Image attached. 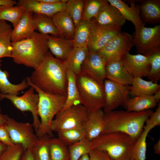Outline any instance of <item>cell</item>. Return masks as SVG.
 Wrapping results in <instances>:
<instances>
[{
  "label": "cell",
  "instance_id": "24",
  "mask_svg": "<svg viewBox=\"0 0 160 160\" xmlns=\"http://www.w3.org/2000/svg\"><path fill=\"white\" fill-rule=\"evenodd\" d=\"M51 17L60 37L73 39L75 26L72 18L65 10L56 13Z\"/></svg>",
  "mask_w": 160,
  "mask_h": 160
},
{
  "label": "cell",
  "instance_id": "42",
  "mask_svg": "<svg viewBox=\"0 0 160 160\" xmlns=\"http://www.w3.org/2000/svg\"><path fill=\"white\" fill-rule=\"evenodd\" d=\"M25 151L23 146L20 144L7 146L0 157V160H20Z\"/></svg>",
  "mask_w": 160,
  "mask_h": 160
},
{
  "label": "cell",
  "instance_id": "21",
  "mask_svg": "<svg viewBox=\"0 0 160 160\" xmlns=\"http://www.w3.org/2000/svg\"><path fill=\"white\" fill-rule=\"evenodd\" d=\"M160 99V90L151 95H140L128 98L123 105L126 110L140 112L155 107Z\"/></svg>",
  "mask_w": 160,
  "mask_h": 160
},
{
  "label": "cell",
  "instance_id": "32",
  "mask_svg": "<svg viewBox=\"0 0 160 160\" xmlns=\"http://www.w3.org/2000/svg\"><path fill=\"white\" fill-rule=\"evenodd\" d=\"M52 138L45 135L39 138L31 148L34 160H51L49 143Z\"/></svg>",
  "mask_w": 160,
  "mask_h": 160
},
{
  "label": "cell",
  "instance_id": "25",
  "mask_svg": "<svg viewBox=\"0 0 160 160\" xmlns=\"http://www.w3.org/2000/svg\"><path fill=\"white\" fill-rule=\"evenodd\" d=\"M138 4L141 19L145 23L156 24L160 22V0H140Z\"/></svg>",
  "mask_w": 160,
  "mask_h": 160
},
{
  "label": "cell",
  "instance_id": "14",
  "mask_svg": "<svg viewBox=\"0 0 160 160\" xmlns=\"http://www.w3.org/2000/svg\"><path fill=\"white\" fill-rule=\"evenodd\" d=\"M90 20L92 24L93 31L87 47L89 51L97 52L121 31V28L101 26L96 24L93 18Z\"/></svg>",
  "mask_w": 160,
  "mask_h": 160
},
{
  "label": "cell",
  "instance_id": "53",
  "mask_svg": "<svg viewBox=\"0 0 160 160\" xmlns=\"http://www.w3.org/2000/svg\"><path fill=\"white\" fill-rule=\"evenodd\" d=\"M1 95H2V94L1 93L0 91V102L2 100H3L4 99V98L2 97Z\"/></svg>",
  "mask_w": 160,
  "mask_h": 160
},
{
  "label": "cell",
  "instance_id": "19",
  "mask_svg": "<svg viewBox=\"0 0 160 160\" xmlns=\"http://www.w3.org/2000/svg\"><path fill=\"white\" fill-rule=\"evenodd\" d=\"M13 28L11 34L12 42H17L31 36L37 30L33 13L25 10L23 17Z\"/></svg>",
  "mask_w": 160,
  "mask_h": 160
},
{
  "label": "cell",
  "instance_id": "3",
  "mask_svg": "<svg viewBox=\"0 0 160 160\" xmlns=\"http://www.w3.org/2000/svg\"><path fill=\"white\" fill-rule=\"evenodd\" d=\"M48 35L35 31L30 37L15 42H12V58L19 65L36 68L49 52Z\"/></svg>",
  "mask_w": 160,
  "mask_h": 160
},
{
  "label": "cell",
  "instance_id": "8",
  "mask_svg": "<svg viewBox=\"0 0 160 160\" xmlns=\"http://www.w3.org/2000/svg\"><path fill=\"white\" fill-rule=\"evenodd\" d=\"M6 118L4 126L13 143L21 145L25 151L31 148L39 138L34 133L32 124L18 122L7 115Z\"/></svg>",
  "mask_w": 160,
  "mask_h": 160
},
{
  "label": "cell",
  "instance_id": "40",
  "mask_svg": "<svg viewBox=\"0 0 160 160\" xmlns=\"http://www.w3.org/2000/svg\"><path fill=\"white\" fill-rule=\"evenodd\" d=\"M151 66L148 78L157 83L160 79V49L150 53L147 56Z\"/></svg>",
  "mask_w": 160,
  "mask_h": 160
},
{
  "label": "cell",
  "instance_id": "20",
  "mask_svg": "<svg viewBox=\"0 0 160 160\" xmlns=\"http://www.w3.org/2000/svg\"><path fill=\"white\" fill-rule=\"evenodd\" d=\"M110 4L114 6L120 12L126 20L131 22L135 29L145 26V23L142 20L138 4L136 5L133 1H127L130 6L121 0H108Z\"/></svg>",
  "mask_w": 160,
  "mask_h": 160
},
{
  "label": "cell",
  "instance_id": "4",
  "mask_svg": "<svg viewBox=\"0 0 160 160\" xmlns=\"http://www.w3.org/2000/svg\"><path fill=\"white\" fill-rule=\"evenodd\" d=\"M26 81L29 86L33 87L37 92L39 97L38 113L40 118V124L36 134L39 138L46 134L53 138L52 122L54 116L63 108L67 96L44 92L29 82Z\"/></svg>",
  "mask_w": 160,
  "mask_h": 160
},
{
  "label": "cell",
  "instance_id": "56",
  "mask_svg": "<svg viewBox=\"0 0 160 160\" xmlns=\"http://www.w3.org/2000/svg\"><path fill=\"white\" fill-rule=\"evenodd\" d=\"M129 160H134L132 159H130Z\"/></svg>",
  "mask_w": 160,
  "mask_h": 160
},
{
  "label": "cell",
  "instance_id": "28",
  "mask_svg": "<svg viewBox=\"0 0 160 160\" xmlns=\"http://www.w3.org/2000/svg\"><path fill=\"white\" fill-rule=\"evenodd\" d=\"M1 65L0 63V91L2 94L18 96L20 92L28 87L29 85L25 79L19 84L11 83L8 79V72L2 70Z\"/></svg>",
  "mask_w": 160,
  "mask_h": 160
},
{
  "label": "cell",
  "instance_id": "23",
  "mask_svg": "<svg viewBox=\"0 0 160 160\" xmlns=\"http://www.w3.org/2000/svg\"><path fill=\"white\" fill-rule=\"evenodd\" d=\"M104 114L102 109L90 112L84 127L86 139L91 141L103 133Z\"/></svg>",
  "mask_w": 160,
  "mask_h": 160
},
{
  "label": "cell",
  "instance_id": "30",
  "mask_svg": "<svg viewBox=\"0 0 160 160\" xmlns=\"http://www.w3.org/2000/svg\"><path fill=\"white\" fill-rule=\"evenodd\" d=\"M66 73L68 80L67 95L65 103L61 110L73 105L81 104L76 84V75L68 68L66 69Z\"/></svg>",
  "mask_w": 160,
  "mask_h": 160
},
{
  "label": "cell",
  "instance_id": "7",
  "mask_svg": "<svg viewBox=\"0 0 160 160\" xmlns=\"http://www.w3.org/2000/svg\"><path fill=\"white\" fill-rule=\"evenodd\" d=\"M81 104L72 105L59 112L52 120L51 128L57 132L67 129L84 127L90 113Z\"/></svg>",
  "mask_w": 160,
  "mask_h": 160
},
{
  "label": "cell",
  "instance_id": "18",
  "mask_svg": "<svg viewBox=\"0 0 160 160\" xmlns=\"http://www.w3.org/2000/svg\"><path fill=\"white\" fill-rule=\"evenodd\" d=\"M47 45L50 52L56 58L66 61L74 47L73 39L48 35Z\"/></svg>",
  "mask_w": 160,
  "mask_h": 160
},
{
  "label": "cell",
  "instance_id": "15",
  "mask_svg": "<svg viewBox=\"0 0 160 160\" xmlns=\"http://www.w3.org/2000/svg\"><path fill=\"white\" fill-rule=\"evenodd\" d=\"M106 63L105 60L97 52L89 51L81 65V71L87 73L103 84L106 79Z\"/></svg>",
  "mask_w": 160,
  "mask_h": 160
},
{
  "label": "cell",
  "instance_id": "31",
  "mask_svg": "<svg viewBox=\"0 0 160 160\" xmlns=\"http://www.w3.org/2000/svg\"><path fill=\"white\" fill-rule=\"evenodd\" d=\"M88 52L87 47H74L66 61L67 68L72 71L76 75L79 74Z\"/></svg>",
  "mask_w": 160,
  "mask_h": 160
},
{
  "label": "cell",
  "instance_id": "49",
  "mask_svg": "<svg viewBox=\"0 0 160 160\" xmlns=\"http://www.w3.org/2000/svg\"><path fill=\"white\" fill-rule=\"evenodd\" d=\"M39 1L51 4H55L61 2V0H38Z\"/></svg>",
  "mask_w": 160,
  "mask_h": 160
},
{
  "label": "cell",
  "instance_id": "41",
  "mask_svg": "<svg viewBox=\"0 0 160 160\" xmlns=\"http://www.w3.org/2000/svg\"><path fill=\"white\" fill-rule=\"evenodd\" d=\"M70 160H78L82 156L88 154L92 149L90 141L83 139L68 146Z\"/></svg>",
  "mask_w": 160,
  "mask_h": 160
},
{
  "label": "cell",
  "instance_id": "27",
  "mask_svg": "<svg viewBox=\"0 0 160 160\" xmlns=\"http://www.w3.org/2000/svg\"><path fill=\"white\" fill-rule=\"evenodd\" d=\"M93 25L91 21L82 19L75 27L73 39L74 47H87L91 39Z\"/></svg>",
  "mask_w": 160,
  "mask_h": 160
},
{
  "label": "cell",
  "instance_id": "50",
  "mask_svg": "<svg viewBox=\"0 0 160 160\" xmlns=\"http://www.w3.org/2000/svg\"><path fill=\"white\" fill-rule=\"evenodd\" d=\"M6 115L2 114L1 107L0 106V125H4L6 122Z\"/></svg>",
  "mask_w": 160,
  "mask_h": 160
},
{
  "label": "cell",
  "instance_id": "1",
  "mask_svg": "<svg viewBox=\"0 0 160 160\" xmlns=\"http://www.w3.org/2000/svg\"><path fill=\"white\" fill-rule=\"evenodd\" d=\"M67 68L66 61L56 58L49 51L26 80L44 92L67 96Z\"/></svg>",
  "mask_w": 160,
  "mask_h": 160
},
{
  "label": "cell",
  "instance_id": "38",
  "mask_svg": "<svg viewBox=\"0 0 160 160\" xmlns=\"http://www.w3.org/2000/svg\"><path fill=\"white\" fill-rule=\"evenodd\" d=\"M108 3V0H84L82 19L90 21L95 18L102 8Z\"/></svg>",
  "mask_w": 160,
  "mask_h": 160
},
{
  "label": "cell",
  "instance_id": "37",
  "mask_svg": "<svg viewBox=\"0 0 160 160\" xmlns=\"http://www.w3.org/2000/svg\"><path fill=\"white\" fill-rule=\"evenodd\" d=\"M149 131L143 129L136 140L130 152L131 159L134 160H145L146 151V139Z\"/></svg>",
  "mask_w": 160,
  "mask_h": 160
},
{
  "label": "cell",
  "instance_id": "46",
  "mask_svg": "<svg viewBox=\"0 0 160 160\" xmlns=\"http://www.w3.org/2000/svg\"><path fill=\"white\" fill-rule=\"evenodd\" d=\"M20 160H34L31 148L24 151L22 155Z\"/></svg>",
  "mask_w": 160,
  "mask_h": 160
},
{
  "label": "cell",
  "instance_id": "36",
  "mask_svg": "<svg viewBox=\"0 0 160 160\" xmlns=\"http://www.w3.org/2000/svg\"><path fill=\"white\" fill-rule=\"evenodd\" d=\"M58 138L68 146L86 138L84 127L70 129L57 132Z\"/></svg>",
  "mask_w": 160,
  "mask_h": 160
},
{
  "label": "cell",
  "instance_id": "29",
  "mask_svg": "<svg viewBox=\"0 0 160 160\" xmlns=\"http://www.w3.org/2000/svg\"><path fill=\"white\" fill-rule=\"evenodd\" d=\"M12 30L11 26L6 21L0 20V59L4 57L12 58Z\"/></svg>",
  "mask_w": 160,
  "mask_h": 160
},
{
  "label": "cell",
  "instance_id": "51",
  "mask_svg": "<svg viewBox=\"0 0 160 160\" xmlns=\"http://www.w3.org/2000/svg\"><path fill=\"white\" fill-rule=\"evenodd\" d=\"M7 147V146L0 141V157Z\"/></svg>",
  "mask_w": 160,
  "mask_h": 160
},
{
  "label": "cell",
  "instance_id": "12",
  "mask_svg": "<svg viewBox=\"0 0 160 160\" xmlns=\"http://www.w3.org/2000/svg\"><path fill=\"white\" fill-rule=\"evenodd\" d=\"M105 104L103 108L104 113L113 111L123 105L127 99L129 86L123 85L108 79L103 81Z\"/></svg>",
  "mask_w": 160,
  "mask_h": 160
},
{
  "label": "cell",
  "instance_id": "39",
  "mask_svg": "<svg viewBox=\"0 0 160 160\" xmlns=\"http://www.w3.org/2000/svg\"><path fill=\"white\" fill-rule=\"evenodd\" d=\"M65 4V10L72 18L76 27L82 19L84 0H68Z\"/></svg>",
  "mask_w": 160,
  "mask_h": 160
},
{
  "label": "cell",
  "instance_id": "11",
  "mask_svg": "<svg viewBox=\"0 0 160 160\" xmlns=\"http://www.w3.org/2000/svg\"><path fill=\"white\" fill-rule=\"evenodd\" d=\"M34 91V88L30 87L20 96L2 94L1 95L4 99L10 100L16 108L22 112L29 111L31 113L33 119L32 125L36 133L40 126V121L38 113L39 95Z\"/></svg>",
  "mask_w": 160,
  "mask_h": 160
},
{
  "label": "cell",
  "instance_id": "22",
  "mask_svg": "<svg viewBox=\"0 0 160 160\" xmlns=\"http://www.w3.org/2000/svg\"><path fill=\"white\" fill-rule=\"evenodd\" d=\"M105 69L106 79L123 85L131 84L133 78L124 68L121 59L106 62Z\"/></svg>",
  "mask_w": 160,
  "mask_h": 160
},
{
  "label": "cell",
  "instance_id": "57",
  "mask_svg": "<svg viewBox=\"0 0 160 160\" xmlns=\"http://www.w3.org/2000/svg\"></svg>",
  "mask_w": 160,
  "mask_h": 160
},
{
  "label": "cell",
  "instance_id": "35",
  "mask_svg": "<svg viewBox=\"0 0 160 160\" xmlns=\"http://www.w3.org/2000/svg\"><path fill=\"white\" fill-rule=\"evenodd\" d=\"M51 160H70L68 146L58 138H52L49 143Z\"/></svg>",
  "mask_w": 160,
  "mask_h": 160
},
{
  "label": "cell",
  "instance_id": "9",
  "mask_svg": "<svg viewBox=\"0 0 160 160\" xmlns=\"http://www.w3.org/2000/svg\"><path fill=\"white\" fill-rule=\"evenodd\" d=\"M133 41L137 54L147 56L160 49V25L153 27L145 26L135 29Z\"/></svg>",
  "mask_w": 160,
  "mask_h": 160
},
{
  "label": "cell",
  "instance_id": "33",
  "mask_svg": "<svg viewBox=\"0 0 160 160\" xmlns=\"http://www.w3.org/2000/svg\"><path fill=\"white\" fill-rule=\"evenodd\" d=\"M25 10L22 6H0V20L10 22L15 27L23 17Z\"/></svg>",
  "mask_w": 160,
  "mask_h": 160
},
{
  "label": "cell",
  "instance_id": "44",
  "mask_svg": "<svg viewBox=\"0 0 160 160\" xmlns=\"http://www.w3.org/2000/svg\"><path fill=\"white\" fill-rule=\"evenodd\" d=\"M89 160H111L108 154L105 151L92 148L88 153Z\"/></svg>",
  "mask_w": 160,
  "mask_h": 160
},
{
  "label": "cell",
  "instance_id": "26",
  "mask_svg": "<svg viewBox=\"0 0 160 160\" xmlns=\"http://www.w3.org/2000/svg\"><path fill=\"white\" fill-rule=\"evenodd\" d=\"M129 86V94L133 96L151 95L160 90V85L152 81H146L142 78H133Z\"/></svg>",
  "mask_w": 160,
  "mask_h": 160
},
{
  "label": "cell",
  "instance_id": "17",
  "mask_svg": "<svg viewBox=\"0 0 160 160\" xmlns=\"http://www.w3.org/2000/svg\"><path fill=\"white\" fill-rule=\"evenodd\" d=\"M17 2V5L23 6L25 10L50 17L66 9V4L62 2L51 4L42 2L38 0H18Z\"/></svg>",
  "mask_w": 160,
  "mask_h": 160
},
{
  "label": "cell",
  "instance_id": "54",
  "mask_svg": "<svg viewBox=\"0 0 160 160\" xmlns=\"http://www.w3.org/2000/svg\"><path fill=\"white\" fill-rule=\"evenodd\" d=\"M68 0H61V2L64 3H66Z\"/></svg>",
  "mask_w": 160,
  "mask_h": 160
},
{
  "label": "cell",
  "instance_id": "5",
  "mask_svg": "<svg viewBox=\"0 0 160 160\" xmlns=\"http://www.w3.org/2000/svg\"><path fill=\"white\" fill-rule=\"evenodd\" d=\"M136 140L120 132L103 133L90 141L92 148L106 152L112 160H129Z\"/></svg>",
  "mask_w": 160,
  "mask_h": 160
},
{
  "label": "cell",
  "instance_id": "43",
  "mask_svg": "<svg viewBox=\"0 0 160 160\" xmlns=\"http://www.w3.org/2000/svg\"><path fill=\"white\" fill-rule=\"evenodd\" d=\"M144 129L150 131L155 127L160 125V103L154 112H153L145 121Z\"/></svg>",
  "mask_w": 160,
  "mask_h": 160
},
{
  "label": "cell",
  "instance_id": "13",
  "mask_svg": "<svg viewBox=\"0 0 160 160\" xmlns=\"http://www.w3.org/2000/svg\"><path fill=\"white\" fill-rule=\"evenodd\" d=\"M121 61L124 68L133 78L148 76L151 66L147 56L128 52L123 56Z\"/></svg>",
  "mask_w": 160,
  "mask_h": 160
},
{
  "label": "cell",
  "instance_id": "34",
  "mask_svg": "<svg viewBox=\"0 0 160 160\" xmlns=\"http://www.w3.org/2000/svg\"><path fill=\"white\" fill-rule=\"evenodd\" d=\"M34 21L39 32L44 35L50 34L60 37L51 17L33 13Z\"/></svg>",
  "mask_w": 160,
  "mask_h": 160
},
{
  "label": "cell",
  "instance_id": "48",
  "mask_svg": "<svg viewBox=\"0 0 160 160\" xmlns=\"http://www.w3.org/2000/svg\"><path fill=\"white\" fill-rule=\"evenodd\" d=\"M153 149L155 153L157 154H160V139L154 145Z\"/></svg>",
  "mask_w": 160,
  "mask_h": 160
},
{
  "label": "cell",
  "instance_id": "52",
  "mask_svg": "<svg viewBox=\"0 0 160 160\" xmlns=\"http://www.w3.org/2000/svg\"><path fill=\"white\" fill-rule=\"evenodd\" d=\"M78 160H89L88 154H85L82 156Z\"/></svg>",
  "mask_w": 160,
  "mask_h": 160
},
{
  "label": "cell",
  "instance_id": "6",
  "mask_svg": "<svg viewBox=\"0 0 160 160\" xmlns=\"http://www.w3.org/2000/svg\"><path fill=\"white\" fill-rule=\"evenodd\" d=\"M81 104L90 112L103 108L105 104L103 84L81 71L76 75Z\"/></svg>",
  "mask_w": 160,
  "mask_h": 160
},
{
  "label": "cell",
  "instance_id": "16",
  "mask_svg": "<svg viewBox=\"0 0 160 160\" xmlns=\"http://www.w3.org/2000/svg\"><path fill=\"white\" fill-rule=\"evenodd\" d=\"M101 26L121 28L126 20L118 9L108 3L101 9L96 17L93 18Z\"/></svg>",
  "mask_w": 160,
  "mask_h": 160
},
{
  "label": "cell",
  "instance_id": "2",
  "mask_svg": "<svg viewBox=\"0 0 160 160\" xmlns=\"http://www.w3.org/2000/svg\"><path fill=\"white\" fill-rule=\"evenodd\" d=\"M153 112L150 109L138 112L113 110L105 113L103 133L122 132L136 140L143 131L146 120Z\"/></svg>",
  "mask_w": 160,
  "mask_h": 160
},
{
  "label": "cell",
  "instance_id": "55",
  "mask_svg": "<svg viewBox=\"0 0 160 160\" xmlns=\"http://www.w3.org/2000/svg\"><path fill=\"white\" fill-rule=\"evenodd\" d=\"M2 62V60L0 59V63H1Z\"/></svg>",
  "mask_w": 160,
  "mask_h": 160
},
{
  "label": "cell",
  "instance_id": "45",
  "mask_svg": "<svg viewBox=\"0 0 160 160\" xmlns=\"http://www.w3.org/2000/svg\"><path fill=\"white\" fill-rule=\"evenodd\" d=\"M0 141L7 146L15 145L12 141L7 130L3 125H0Z\"/></svg>",
  "mask_w": 160,
  "mask_h": 160
},
{
  "label": "cell",
  "instance_id": "10",
  "mask_svg": "<svg viewBox=\"0 0 160 160\" xmlns=\"http://www.w3.org/2000/svg\"><path fill=\"white\" fill-rule=\"evenodd\" d=\"M134 46L133 37L129 33L121 31L97 52L106 63L111 60H121L129 52Z\"/></svg>",
  "mask_w": 160,
  "mask_h": 160
},
{
  "label": "cell",
  "instance_id": "47",
  "mask_svg": "<svg viewBox=\"0 0 160 160\" xmlns=\"http://www.w3.org/2000/svg\"><path fill=\"white\" fill-rule=\"evenodd\" d=\"M16 1L12 0H0V6L3 5L15 6L17 4Z\"/></svg>",
  "mask_w": 160,
  "mask_h": 160
}]
</instances>
